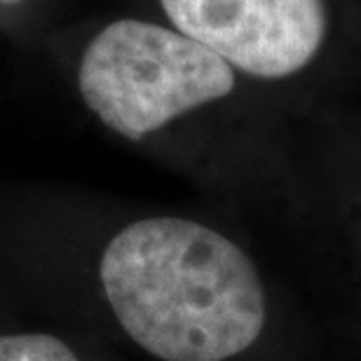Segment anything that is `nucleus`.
Instances as JSON below:
<instances>
[{"instance_id": "f257e3e1", "label": "nucleus", "mask_w": 361, "mask_h": 361, "mask_svg": "<svg viewBox=\"0 0 361 361\" xmlns=\"http://www.w3.org/2000/svg\"><path fill=\"white\" fill-rule=\"evenodd\" d=\"M99 277L125 334L164 361L233 359L268 319L254 261L197 221L132 223L106 247Z\"/></svg>"}, {"instance_id": "39448f33", "label": "nucleus", "mask_w": 361, "mask_h": 361, "mask_svg": "<svg viewBox=\"0 0 361 361\" xmlns=\"http://www.w3.org/2000/svg\"><path fill=\"white\" fill-rule=\"evenodd\" d=\"M3 3H19V0H3Z\"/></svg>"}, {"instance_id": "7ed1b4c3", "label": "nucleus", "mask_w": 361, "mask_h": 361, "mask_svg": "<svg viewBox=\"0 0 361 361\" xmlns=\"http://www.w3.org/2000/svg\"><path fill=\"white\" fill-rule=\"evenodd\" d=\"M178 33L254 78H288L326 38L324 0H160Z\"/></svg>"}, {"instance_id": "f03ea898", "label": "nucleus", "mask_w": 361, "mask_h": 361, "mask_svg": "<svg viewBox=\"0 0 361 361\" xmlns=\"http://www.w3.org/2000/svg\"><path fill=\"white\" fill-rule=\"evenodd\" d=\"M90 111L129 141L235 90L228 61L188 35L141 19H120L90 40L78 71Z\"/></svg>"}, {"instance_id": "20e7f679", "label": "nucleus", "mask_w": 361, "mask_h": 361, "mask_svg": "<svg viewBox=\"0 0 361 361\" xmlns=\"http://www.w3.org/2000/svg\"><path fill=\"white\" fill-rule=\"evenodd\" d=\"M0 361H80L66 343L45 334L0 336Z\"/></svg>"}]
</instances>
